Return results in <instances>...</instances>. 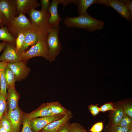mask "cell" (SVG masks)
<instances>
[{
  "mask_svg": "<svg viewBox=\"0 0 132 132\" xmlns=\"http://www.w3.org/2000/svg\"><path fill=\"white\" fill-rule=\"evenodd\" d=\"M98 4L113 8L120 16L126 19L129 22H132V19L129 10L124 4L120 0H99Z\"/></svg>",
  "mask_w": 132,
  "mask_h": 132,
  "instance_id": "cell-8",
  "label": "cell"
},
{
  "mask_svg": "<svg viewBox=\"0 0 132 132\" xmlns=\"http://www.w3.org/2000/svg\"><path fill=\"white\" fill-rule=\"evenodd\" d=\"M10 33L16 39L18 34L24 33L27 30L32 28L29 19L22 13L5 25Z\"/></svg>",
  "mask_w": 132,
  "mask_h": 132,
  "instance_id": "cell-3",
  "label": "cell"
},
{
  "mask_svg": "<svg viewBox=\"0 0 132 132\" xmlns=\"http://www.w3.org/2000/svg\"><path fill=\"white\" fill-rule=\"evenodd\" d=\"M122 106L124 114L132 118V106L131 104H123Z\"/></svg>",
  "mask_w": 132,
  "mask_h": 132,
  "instance_id": "cell-33",
  "label": "cell"
},
{
  "mask_svg": "<svg viewBox=\"0 0 132 132\" xmlns=\"http://www.w3.org/2000/svg\"><path fill=\"white\" fill-rule=\"evenodd\" d=\"M7 98L0 92V120L7 109Z\"/></svg>",
  "mask_w": 132,
  "mask_h": 132,
  "instance_id": "cell-27",
  "label": "cell"
},
{
  "mask_svg": "<svg viewBox=\"0 0 132 132\" xmlns=\"http://www.w3.org/2000/svg\"><path fill=\"white\" fill-rule=\"evenodd\" d=\"M98 105V104L95 105L91 104L88 106V109L93 116L96 115L100 111V108Z\"/></svg>",
  "mask_w": 132,
  "mask_h": 132,
  "instance_id": "cell-34",
  "label": "cell"
},
{
  "mask_svg": "<svg viewBox=\"0 0 132 132\" xmlns=\"http://www.w3.org/2000/svg\"><path fill=\"white\" fill-rule=\"evenodd\" d=\"M47 38H40L37 43L32 46L28 51L21 53L22 61L26 62L30 59L37 56H41L48 60V50Z\"/></svg>",
  "mask_w": 132,
  "mask_h": 132,
  "instance_id": "cell-5",
  "label": "cell"
},
{
  "mask_svg": "<svg viewBox=\"0 0 132 132\" xmlns=\"http://www.w3.org/2000/svg\"><path fill=\"white\" fill-rule=\"evenodd\" d=\"M118 126L123 127H132V118L124 114Z\"/></svg>",
  "mask_w": 132,
  "mask_h": 132,
  "instance_id": "cell-28",
  "label": "cell"
},
{
  "mask_svg": "<svg viewBox=\"0 0 132 132\" xmlns=\"http://www.w3.org/2000/svg\"><path fill=\"white\" fill-rule=\"evenodd\" d=\"M59 3L58 0H53L48 8V11L50 13L49 22L53 27H59V23L62 20L58 11Z\"/></svg>",
  "mask_w": 132,
  "mask_h": 132,
  "instance_id": "cell-14",
  "label": "cell"
},
{
  "mask_svg": "<svg viewBox=\"0 0 132 132\" xmlns=\"http://www.w3.org/2000/svg\"><path fill=\"white\" fill-rule=\"evenodd\" d=\"M114 111L112 123L115 125H118L124 114L122 106L118 108Z\"/></svg>",
  "mask_w": 132,
  "mask_h": 132,
  "instance_id": "cell-25",
  "label": "cell"
},
{
  "mask_svg": "<svg viewBox=\"0 0 132 132\" xmlns=\"http://www.w3.org/2000/svg\"><path fill=\"white\" fill-rule=\"evenodd\" d=\"M22 61L21 53L17 51L16 45L7 42L5 49L0 56V62L15 63Z\"/></svg>",
  "mask_w": 132,
  "mask_h": 132,
  "instance_id": "cell-7",
  "label": "cell"
},
{
  "mask_svg": "<svg viewBox=\"0 0 132 132\" xmlns=\"http://www.w3.org/2000/svg\"><path fill=\"white\" fill-rule=\"evenodd\" d=\"M17 16L20 13L28 14L32 10L39 7L40 3L36 0H15Z\"/></svg>",
  "mask_w": 132,
  "mask_h": 132,
  "instance_id": "cell-12",
  "label": "cell"
},
{
  "mask_svg": "<svg viewBox=\"0 0 132 132\" xmlns=\"http://www.w3.org/2000/svg\"><path fill=\"white\" fill-rule=\"evenodd\" d=\"M59 3L61 4L63 7L64 9L65 7L67 5L71 3L76 5L77 0H58Z\"/></svg>",
  "mask_w": 132,
  "mask_h": 132,
  "instance_id": "cell-38",
  "label": "cell"
},
{
  "mask_svg": "<svg viewBox=\"0 0 132 132\" xmlns=\"http://www.w3.org/2000/svg\"><path fill=\"white\" fill-rule=\"evenodd\" d=\"M52 115L48 103L42 104L37 108L28 114L31 119Z\"/></svg>",
  "mask_w": 132,
  "mask_h": 132,
  "instance_id": "cell-17",
  "label": "cell"
},
{
  "mask_svg": "<svg viewBox=\"0 0 132 132\" xmlns=\"http://www.w3.org/2000/svg\"><path fill=\"white\" fill-rule=\"evenodd\" d=\"M59 27H53L48 34L47 42L48 50V60L52 62L55 59L62 49L61 44L59 37Z\"/></svg>",
  "mask_w": 132,
  "mask_h": 132,
  "instance_id": "cell-4",
  "label": "cell"
},
{
  "mask_svg": "<svg viewBox=\"0 0 132 132\" xmlns=\"http://www.w3.org/2000/svg\"><path fill=\"white\" fill-rule=\"evenodd\" d=\"M73 117L70 110H67V113L62 118L50 123L39 132H58L60 127L66 122L70 121Z\"/></svg>",
  "mask_w": 132,
  "mask_h": 132,
  "instance_id": "cell-13",
  "label": "cell"
},
{
  "mask_svg": "<svg viewBox=\"0 0 132 132\" xmlns=\"http://www.w3.org/2000/svg\"><path fill=\"white\" fill-rule=\"evenodd\" d=\"M48 103L50 111L53 115H65L67 112V110L58 102H51Z\"/></svg>",
  "mask_w": 132,
  "mask_h": 132,
  "instance_id": "cell-21",
  "label": "cell"
},
{
  "mask_svg": "<svg viewBox=\"0 0 132 132\" xmlns=\"http://www.w3.org/2000/svg\"><path fill=\"white\" fill-rule=\"evenodd\" d=\"M16 39L11 35L6 27L0 28V41L14 44L16 45Z\"/></svg>",
  "mask_w": 132,
  "mask_h": 132,
  "instance_id": "cell-22",
  "label": "cell"
},
{
  "mask_svg": "<svg viewBox=\"0 0 132 132\" xmlns=\"http://www.w3.org/2000/svg\"><path fill=\"white\" fill-rule=\"evenodd\" d=\"M123 3L130 11L132 19V1L129 0H120Z\"/></svg>",
  "mask_w": 132,
  "mask_h": 132,
  "instance_id": "cell-37",
  "label": "cell"
},
{
  "mask_svg": "<svg viewBox=\"0 0 132 132\" xmlns=\"http://www.w3.org/2000/svg\"><path fill=\"white\" fill-rule=\"evenodd\" d=\"M0 132H8L0 124Z\"/></svg>",
  "mask_w": 132,
  "mask_h": 132,
  "instance_id": "cell-41",
  "label": "cell"
},
{
  "mask_svg": "<svg viewBox=\"0 0 132 132\" xmlns=\"http://www.w3.org/2000/svg\"><path fill=\"white\" fill-rule=\"evenodd\" d=\"M24 113L19 106L12 110L8 111L7 113L13 129V132H19L22 124Z\"/></svg>",
  "mask_w": 132,
  "mask_h": 132,
  "instance_id": "cell-11",
  "label": "cell"
},
{
  "mask_svg": "<svg viewBox=\"0 0 132 132\" xmlns=\"http://www.w3.org/2000/svg\"><path fill=\"white\" fill-rule=\"evenodd\" d=\"M21 61L15 63H8L9 67L15 75L17 81H21L28 75L31 70L25 62Z\"/></svg>",
  "mask_w": 132,
  "mask_h": 132,
  "instance_id": "cell-10",
  "label": "cell"
},
{
  "mask_svg": "<svg viewBox=\"0 0 132 132\" xmlns=\"http://www.w3.org/2000/svg\"><path fill=\"white\" fill-rule=\"evenodd\" d=\"M28 14L32 29L40 36L47 38L48 34L53 28L49 22L50 13L34 9Z\"/></svg>",
  "mask_w": 132,
  "mask_h": 132,
  "instance_id": "cell-2",
  "label": "cell"
},
{
  "mask_svg": "<svg viewBox=\"0 0 132 132\" xmlns=\"http://www.w3.org/2000/svg\"><path fill=\"white\" fill-rule=\"evenodd\" d=\"M103 128V123L102 122H99L94 124L89 131L90 132H101Z\"/></svg>",
  "mask_w": 132,
  "mask_h": 132,
  "instance_id": "cell-32",
  "label": "cell"
},
{
  "mask_svg": "<svg viewBox=\"0 0 132 132\" xmlns=\"http://www.w3.org/2000/svg\"><path fill=\"white\" fill-rule=\"evenodd\" d=\"M7 43V42L4 41L0 43V53L2 50L6 47Z\"/></svg>",
  "mask_w": 132,
  "mask_h": 132,
  "instance_id": "cell-40",
  "label": "cell"
},
{
  "mask_svg": "<svg viewBox=\"0 0 132 132\" xmlns=\"http://www.w3.org/2000/svg\"><path fill=\"white\" fill-rule=\"evenodd\" d=\"M5 22L6 21L5 17L0 10V28L4 27Z\"/></svg>",
  "mask_w": 132,
  "mask_h": 132,
  "instance_id": "cell-39",
  "label": "cell"
},
{
  "mask_svg": "<svg viewBox=\"0 0 132 132\" xmlns=\"http://www.w3.org/2000/svg\"><path fill=\"white\" fill-rule=\"evenodd\" d=\"M4 74L7 89L15 88V83L17 81L16 76L11 69L7 66L5 69Z\"/></svg>",
  "mask_w": 132,
  "mask_h": 132,
  "instance_id": "cell-20",
  "label": "cell"
},
{
  "mask_svg": "<svg viewBox=\"0 0 132 132\" xmlns=\"http://www.w3.org/2000/svg\"><path fill=\"white\" fill-rule=\"evenodd\" d=\"M0 10L5 17V24L18 16L15 0H0Z\"/></svg>",
  "mask_w": 132,
  "mask_h": 132,
  "instance_id": "cell-9",
  "label": "cell"
},
{
  "mask_svg": "<svg viewBox=\"0 0 132 132\" xmlns=\"http://www.w3.org/2000/svg\"><path fill=\"white\" fill-rule=\"evenodd\" d=\"M41 8L40 10L44 12L48 11L49 7L50 4V0H41Z\"/></svg>",
  "mask_w": 132,
  "mask_h": 132,
  "instance_id": "cell-36",
  "label": "cell"
},
{
  "mask_svg": "<svg viewBox=\"0 0 132 132\" xmlns=\"http://www.w3.org/2000/svg\"><path fill=\"white\" fill-rule=\"evenodd\" d=\"M8 63L4 61L0 62V92L6 98L7 92L5 77L4 70L7 66Z\"/></svg>",
  "mask_w": 132,
  "mask_h": 132,
  "instance_id": "cell-19",
  "label": "cell"
},
{
  "mask_svg": "<svg viewBox=\"0 0 132 132\" xmlns=\"http://www.w3.org/2000/svg\"><path fill=\"white\" fill-rule=\"evenodd\" d=\"M31 119L28 116V113H24L22 124V127L21 132H33L30 125Z\"/></svg>",
  "mask_w": 132,
  "mask_h": 132,
  "instance_id": "cell-24",
  "label": "cell"
},
{
  "mask_svg": "<svg viewBox=\"0 0 132 132\" xmlns=\"http://www.w3.org/2000/svg\"><path fill=\"white\" fill-rule=\"evenodd\" d=\"M63 23L67 27L85 29L90 32L100 30L104 27L105 22L97 19L87 13L81 16L65 18Z\"/></svg>",
  "mask_w": 132,
  "mask_h": 132,
  "instance_id": "cell-1",
  "label": "cell"
},
{
  "mask_svg": "<svg viewBox=\"0 0 132 132\" xmlns=\"http://www.w3.org/2000/svg\"><path fill=\"white\" fill-rule=\"evenodd\" d=\"M127 132H132V128L129 129Z\"/></svg>",
  "mask_w": 132,
  "mask_h": 132,
  "instance_id": "cell-42",
  "label": "cell"
},
{
  "mask_svg": "<svg viewBox=\"0 0 132 132\" xmlns=\"http://www.w3.org/2000/svg\"><path fill=\"white\" fill-rule=\"evenodd\" d=\"M114 104L111 102L105 103L100 108V111L104 112L109 110L116 111L117 109L114 108Z\"/></svg>",
  "mask_w": 132,
  "mask_h": 132,
  "instance_id": "cell-31",
  "label": "cell"
},
{
  "mask_svg": "<svg viewBox=\"0 0 132 132\" xmlns=\"http://www.w3.org/2000/svg\"><path fill=\"white\" fill-rule=\"evenodd\" d=\"M70 132H86L85 128L79 123L74 122L71 123Z\"/></svg>",
  "mask_w": 132,
  "mask_h": 132,
  "instance_id": "cell-30",
  "label": "cell"
},
{
  "mask_svg": "<svg viewBox=\"0 0 132 132\" xmlns=\"http://www.w3.org/2000/svg\"><path fill=\"white\" fill-rule=\"evenodd\" d=\"M0 124L8 132H13V128L6 112L2 116L0 120Z\"/></svg>",
  "mask_w": 132,
  "mask_h": 132,
  "instance_id": "cell-26",
  "label": "cell"
},
{
  "mask_svg": "<svg viewBox=\"0 0 132 132\" xmlns=\"http://www.w3.org/2000/svg\"><path fill=\"white\" fill-rule=\"evenodd\" d=\"M24 33H21L18 34L16 39V47L17 51L20 53V50L24 42Z\"/></svg>",
  "mask_w": 132,
  "mask_h": 132,
  "instance_id": "cell-29",
  "label": "cell"
},
{
  "mask_svg": "<svg viewBox=\"0 0 132 132\" xmlns=\"http://www.w3.org/2000/svg\"></svg>",
  "mask_w": 132,
  "mask_h": 132,
  "instance_id": "cell-43",
  "label": "cell"
},
{
  "mask_svg": "<svg viewBox=\"0 0 132 132\" xmlns=\"http://www.w3.org/2000/svg\"><path fill=\"white\" fill-rule=\"evenodd\" d=\"M99 0H77L76 5L77 6V11L79 16L84 14L87 13V10L93 4H98Z\"/></svg>",
  "mask_w": 132,
  "mask_h": 132,
  "instance_id": "cell-18",
  "label": "cell"
},
{
  "mask_svg": "<svg viewBox=\"0 0 132 132\" xmlns=\"http://www.w3.org/2000/svg\"><path fill=\"white\" fill-rule=\"evenodd\" d=\"M65 115H52L31 119L30 125L31 129L33 132H39L50 123L62 119Z\"/></svg>",
  "mask_w": 132,
  "mask_h": 132,
  "instance_id": "cell-6",
  "label": "cell"
},
{
  "mask_svg": "<svg viewBox=\"0 0 132 132\" xmlns=\"http://www.w3.org/2000/svg\"><path fill=\"white\" fill-rule=\"evenodd\" d=\"M71 124L70 121H66L60 127L58 132H70Z\"/></svg>",
  "mask_w": 132,
  "mask_h": 132,
  "instance_id": "cell-35",
  "label": "cell"
},
{
  "mask_svg": "<svg viewBox=\"0 0 132 132\" xmlns=\"http://www.w3.org/2000/svg\"><path fill=\"white\" fill-rule=\"evenodd\" d=\"M7 104L8 110H12L18 106V101L20 98V95L15 88L7 89Z\"/></svg>",
  "mask_w": 132,
  "mask_h": 132,
  "instance_id": "cell-16",
  "label": "cell"
},
{
  "mask_svg": "<svg viewBox=\"0 0 132 132\" xmlns=\"http://www.w3.org/2000/svg\"><path fill=\"white\" fill-rule=\"evenodd\" d=\"M24 33V42L20 51L21 53L25 52L29 46L35 44L40 38H44L39 36L32 28L28 29Z\"/></svg>",
  "mask_w": 132,
  "mask_h": 132,
  "instance_id": "cell-15",
  "label": "cell"
},
{
  "mask_svg": "<svg viewBox=\"0 0 132 132\" xmlns=\"http://www.w3.org/2000/svg\"><path fill=\"white\" fill-rule=\"evenodd\" d=\"M131 128L132 127H121L112 123L106 126L104 132H127L129 129Z\"/></svg>",
  "mask_w": 132,
  "mask_h": 132,
  "instance_id": "cell-23",
  "label": "cell"
}]
</instances>
